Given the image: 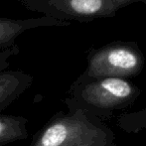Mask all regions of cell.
I'll return each mask as SVG.
<instances>
[{
	"label": "cell",
	"mask_w": 146,
	"mask_h": 146,
	"mask_svg": "<svg viewBox=\"0 0 146 146\" xmlns=\"http://www.w3.org/2000/svg\"><path fill=\"white\" fill-rule=\"evenodd\" d=\"M106 134L88 120L81 108L56 114L33 137L28 146H104Z\"/></svg>",
	"instance_id": "cell-1"
},
{
	"label": "cell",
	"mask_w": 146,
	"mask_h": 146,
	"mask_svg": "<svg viewBox=\"0 0 146 146\" xmlns=\"http://www.w3.org/2000/svg\"><path fill=\"white\" fill-rule=\"evenodd\" d=\"M27 8L42 12L47 17L67 22L90 21L111 17L119 9L146 0H23Z\"/></svg>",
	"instance_id": "cell-2"
},
{
	"label": "cell",
	"mask_w": 146,
	"mask_h": 146,
	"mask_svg": "<svg viewBox=\"0 0 146 146\" xmlns=\"http://www.w3.org/2000/svg\"><path fill=\"white\" fill-rule=\"evenodd\" d=\"M143 58L137 49L128 45H110L94 52L88 60L87 77L90 79L122 78L141 71Z\"/></svg>",
	"instance_id": "cell-3"
},
{
	"label": "cell",
	"mask_w": 146,
	"mask_h": 146,
	"mask_svg": "<svg viewBox=\"0 0 146 146\" xmlns=\"http://www.w3.org/2000/svg\"><path fill=\"white\" fill-rule=\"evenodd\" d=\"M134 88L120 78H104L83 84L75 90L82 102L100 108H115L130 100Z\"/></svg>",
	"instance_id": "cell-4"
},
{
	"label": "cell",
	"mask_w": 146,
	"mask_h": 146,
	"mask_svg": "<svg viewBox=\"0 0 146 146\" xmlns=\"http://www.w3.org/2000/svg\"><path fill=\"white\" fill-rule=\"evenodd\" d=\"M68 24L69 23L67 22L59 21L47 16L24 20L0 17V49L8 48L14 45L18 37L28 30L44 26H64Z\"/></svg>",
	"instance_id": "cell-5"
},
{
	"label": "cell",
	"mask_w": 146,
	"mask_h": 146,
	"mask_svg": "<svg viewBox=\"0 0 146 146\" xmlns=\"http://www.w3.org/2000/svg\"><path fill=\"white\" fill-rule=\"evenodd\" d=\"M32 84V76L22 71H0V113L18 100Z\"/></svg>",
	"instance_id": "cell-6"
},
{
	"label": "cell",
	"mask_w": 146,
	"mask_h": 146,
	"mask_svg": "<svg viewBox=\"0 0 146 146\" xmlns=\"http://www.w3.org/2000/svg\"><path fill=\"white\" fill-rule=\"evenodd\" d=\"M28 137V119L19 115L0 114V146Z\"/></svg>",
	"instance_id": "cell-7"
}]
</instances>
